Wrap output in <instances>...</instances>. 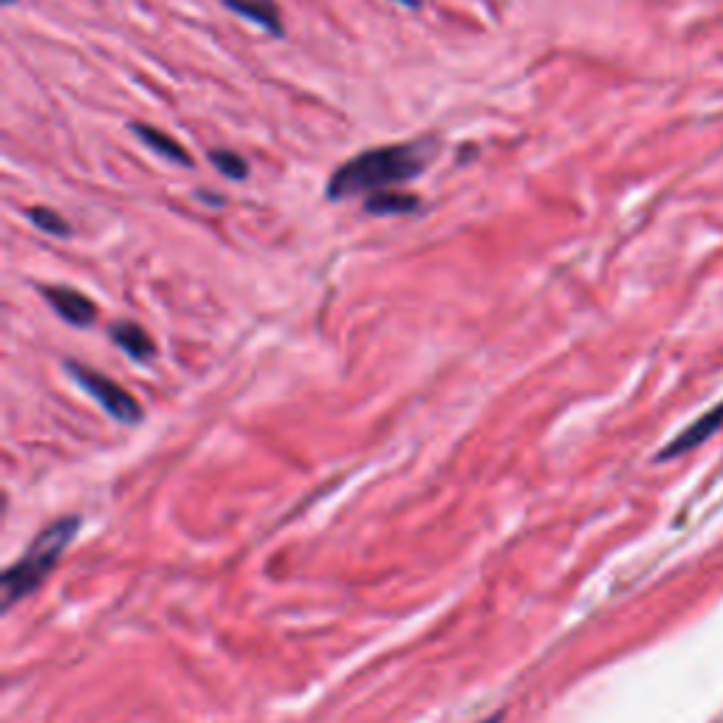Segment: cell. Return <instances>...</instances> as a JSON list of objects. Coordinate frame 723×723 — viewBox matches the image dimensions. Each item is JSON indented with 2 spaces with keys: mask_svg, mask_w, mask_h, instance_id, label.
Returning <instances> with one entry per match:
<instances>
[{
  "mask_svg": "<svg viewBox=\"0 0 723 723\" xmlns=\"http://www.w3.org/2000/svg\"><path fill=\"white\" fill-rule=\"evenodd\" d=\"M429 141H410V145H387V148L365 150L345 161L328 181V198L345 201V198L361 196V192L387 190V187L405 185L422 176L429 167Z\"/></svg>",
  "mask_w": 723,
  "mask_h": 723,
  "instance_id": "6da1fadb",
  "label": "cell"
},
{
  "mask_svg": "<svg viewBox=\"0 0 723 723\" xmlns=\"http://www.w3.org/2000/svg\"><path fill=\"white\" fill-rule=\"evenodd\" d=\"M77 528H80V517H60L34 537V543L26 548L18 563L3 571V580H0V585H3V607H12L14 602H20L43 585L51 568L60 563L68 543L77 537Z\"/></svg>",
  "mask_w": 723,
  "mask_h": 723,
  "instance_id": "7a4b0ae2",
  "label": "cell"
},
{
  "mask_svg": "<svg viewBox=\"0 0 723 723\" xmlns=\"http://www.w3.org/2000/svg\"><path fill=\"white\" fill-rule=\"evenodd\" d=\"M66 370L75 376L77 385H80L111 418H117V422L122 424H136L141 418L139 402H136L122 385H117V382L102 376L99 370L86 368V365H80V361L75 359L66 361Z\"/></svg>",
  "mask_w": 723,
  "mask_h": 723,
  "instance_id": "3957f363",
  "label": "cell"
},
{
  "mask_svg": "<svg viewBox=\"0 0 723 723\" xmlns=\"http://www.w3.org/2000/svg\"><path fill=\"white\" fill-rule=\"evenodd\" d=\"M40 295L46 297V303H49L66 323L77 325V328H88V325L97 319V306H93L82 291H77V288L43 286L40 288Z\"/></svg>",
  "mask_w": 723,
  "mask_h": 723,
  "instance_id": "277c9868",
  "label": "cell"
},
{
  "mask_svg": "<svg viewBox=\"0 0 723 723\" xmlns=\"http://www.w3.org/2000/svg\"><path fill=\"white\" fill-rule=\"evenodd\" d=\"M130 130H133V136L141 141V145H148V148L153 150V153H159L161 159L172 161V165H181V167L196 165L190 156V150H187L185 145H178L172 136L165 133V130L153 128V125H145V122H133L130 125Z\"/></svg>",
  "mask_w": 723,
  "mask_h": 723,
  "instance_id": "5b68a950",
  "label": "cell"
},
{
  "mask_svg": "<svg viewBox=\"0 0 723 723\" xmlns=\"http://www.w3.org/2000/svg\"><path fill=\"white\" fill-rule=\"evenodd\" d=\"M221 3L229 12L258 23L260 29H266L275 38H283V14L275 0H221Z\"/></svg>",
  "mask_w": 723,
  "mask_h": 723,
  "instance_id": "8992f818",
  "label": "cell"
},
{
  "mask_svg": "<svg viewBox=\"0 0 723 723\" xmlns=\"http://www.w3.org/2000/svg\"><path fill=\"white\" fill-rule=\"evenodd\" d=\"M111 339L119 345V348L125 350V354L133 356V359H139V361L153 359V354H156V343L150 339V334L136 323H117V325H113Z\"/></svg>",
  "mask_w": 723,
  "mask_h": 723,
  "instance_id": "52a82bcc",
  "label": "cell"
},
{
  "mask_svg": "<svg viewBox=\"0 0 723 723\" xmlns=\"http://www.w3.org/2000/svg\"><path fill=\"white\" fill-rule=\"evenodd\" d=\"M422 207V198L413 196V192H399V190H376L370 192L368 201H365V209L370 215H407L416 212Z\"/></svg>",
  "mask_w": 723,
  "mask_h": 723,
  "instance_id": "ba28073f",
  "label": "cell"
},
{
  "mask_svg": "<svg viewBox=\"0 0 723 723\" xmlns=\"http://www.w3.org/2000/svg\"><path fill=\"white\" fill-rule=\"evenodd\" d=\"M721 422H723V405L715 407L712 413H706L704 418H699V422H695L690 429H684V433H681V436L675 438V442L670 444L667 449H664L662 458H667V455H679V453H684V449H690V447H699V444L704 442L706 436H710L712 429L721 427Z\"/></svg>",
  "mask_w": 723,
  "mask_h": 723,
  "instance_id": "9c48e42d",
  "label": "cell"
},
{
  "mask_svg": "<svg viewBox=\"0 0 723 723\" xmlns=\"http://www.w3.org/2000/svg\"><path fill=\"white\" fill-rule=\"evenodd\" d=\"M209 165L221 172V176H227L229 181H246V176H249V161L227 148L209 150Z\"/></svg>",
  "mask_w": 723,
  "mask_h": 723,
  "instance_id": "30bf717a",
  "label": "cell"
},
{
  "mask_svg": "<svg viewBox=\"0 0 723 723\" xmlns=\"http://www.w3.org/2000/svg\"><path fill=\"white\" fill-rule=\"evenodd\" d=\"M29 221L38 229H43L46 235H55V238H68L71 235V224L51 207H31Z\"/></svg>",
  "mask_w": 723,
  "mask_h": 723,
  "instance_id": "8fae6325",
  "label": "cell"
},
{
  "mask_svg": "<svg viewBox=\"0 0 723 723\" xmlns=\"http://www.w3.org/2000/svg\"><path fill=\"white\" fill-rule=\"evenodd\" d=\"M198 198H201V201H209V207H221V204H227V198L224 196H218V192H209V190H201V192H196Z\"/></svg>",
  "mask_w": 723,
  "mask_h": 723,
  "instance_id": "7c38bea8",
  "label": "cell"
},
{
  "mask_svg": "<svg viewBox=\"0 0 723 723\" xmlns=\"http://www.w3.org/2000/svg\"><path fill=\"white\" fill-rule=\"evenodd\" d=\"M393 3H399V7H407V9H422L424 0H393Z\"/></svg>",
  "mask_w": 723,
  "mask_h": 723,
  "instance_id": "4fadbf2b",
  "label": "cell"
},
{
  "mask_svg": "<svg viewBox=\"0 0 723 723\" xmlns=\"http://www.w3.org/2000/svg\"><path fill=\"white\" fill-rule=\"evenodd\" d=\"M497 721H501V715H497V717H486L484 723H497Z\"/></svg>",
  "mask_w": 723,
  "mask_h": 723,
  "instance_id": "5bb4252c",
  "label": "cell"
},
{
  "mask_svg": "<svg viewBox=\"0 0 723 723\" xmlns=\"http://www.w3.org/2000/svg\"><path fill=\"white\" fill-rule=\"evenodd\" d=\"M3 3H7V7H14V3H18V0H3Z\"/></svg>",
  "mask_w": 723,
  "mask_h": 723,
  "instance_id": "9a60e30c",
  "label": "cell"
}]
</instances>
